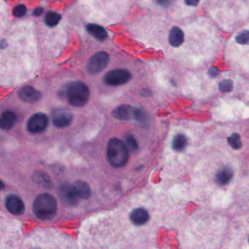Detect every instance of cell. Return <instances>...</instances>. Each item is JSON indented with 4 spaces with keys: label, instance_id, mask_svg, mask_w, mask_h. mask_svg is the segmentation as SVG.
Segmentation results:
<instances>
[{
    "label": "cell",
    "instance_id": "1",
    "mask_svg": "<svg viewBox=\"0 0 249 249\" xmlns=\"http://www.w3.org/2000/svg\"><path fill=\"white\" fill-rule=\"evenodd\" d=\"M209 12L218 27L234 32L249 19V0H209Z\"/></svg>",
    "mask_w": 249,
    "mask_h": 249
},
{
    "label": "cell",
    "instance_id": "2",
    "mask_svg": "<svg viewBox=\"0 0 249 249\" xmlns=\"http://www.w3.org/2000/svg\"><path fill=\"white\" fill-rule=\"evenodd\" d=\"M225 58L231 68L249 73V20L234 31L228 39Z\"/></svg>",
    "mask_w": 249,
    "mask_h": 249
},
{
    "label": "cell",
    "instance_id": "3",
    "mask_svg": "<svg viewBox=\"0 0 249 249\" xmlns=\"http://www.w3.org/2000/svg\"><path fill=\"white\" fill-rule=\"evenodd\" d=\"M32 210L36 218L40 220H51L56 214V200L48 193L39 194L34 201Z\"/></svg>",
    "mask_w": 249,
    "mask_h": 249
},
{
    "label": "cell",
    "instance_id": "4",
    "mask_svg": "<svg viewBox=\"0 0 249 249\" xmlns=\"http://www.w3.org/2000/svg\"><path fill=\"white\" fill-rule=\"evenodd\" d=\"M107 155L108 161L112 166L121 168L124 166L128 161V149L124 142L114 137L108 142Z\"/></svg>",
    "mask_w": 249,
    "mask_h": 249
},
{
    "label": "cell",
    "instance_id": "5",
    "mask_svg": "<svg viewBox=\"0 0 249 249\" xmlns=\"http://www.w3.org/2000/svg\"><path fill=\"white\" fill-rule=\"evenodd\" d=\"M66 95L70 105L81 108L89 102L90 90L89 86L83 82H71L66 89Z\"/></svg>",
    "mask_w": 249,
    "mask_h": 249
},
{
    "label": "cell",
    "instance_id": "6",
    "mask_svg": "<svg viewBox=\"0 0 249 249\" xmlns=\"http://www.w3.org/2000/svg\"><path fill=\"white\" fill-rule=\"evenodd\" d=\"M109 55L105 51H100L92 56L87 64V70L90 74L96 75L106 68L109 64Z\"/></svg>",
    "mask_w": 249,
    "mask_h": 249
},
{
    "label": "cell",
    "instance_id": "7",
    "mask_svg": "<svg viewBox=\"0 0 249 249\" xmlns=\"http://www.w3.org/2000/svg\"><path fill=\"white\" fill-rule=\"evenodd\" d=\"M131 78V74L124 69H115L106 73L104 77L105 83L109 86H118L127 83Z\"/></svg>",
    "mask_w": 249,
    "mask_h": 249
},
{
    "label": "cell",
    "instance_id": "8",
    "mask_svg": "<svg viewBox=\"0 0 249 249\" xmlns=\"http://www.w3.org/2000/svg\"><path fill=\"white\" fill-rule=\"evenodd\" d=\"M49 120L42 113H36L32 115L27 121V130L32 134H39L46 130Z\"/></svg>",
    "mask_w": 249,
    "mask_h": 249
},
{
    "label": "cell",
    "instance_id": "9",
    "mask_svg": "<svg viewBox=\"0 0 249 249\" xmlns=\"http://www.w3.org/2000/svg\"><path fill=\"white\" fill-rule=\"evenodd\" d=\"M52 120L58 128L68 127L72 121V114L67 109H56L53 112Z\"/></svg>",
    "mask_w": 249,
    "mask_h": 249
},
{
    "label": "cell",
    "instance_id": "10",
    "mask_svg": "<svg viewBox=\"0 0 249 249\" xmlns=\"http://www.w3.org/2000/svg\"><path fill=\"white\" fill-rule=\"evenodd\" d=\"M4 205H5L6 209L11 214L20 216L24 213L25 206L23 200L15 194L7 196L6 197Z\"/></svg>",
    "mask_w": 249,
    "mask_h": 249
},
{
    "label": "cell",
    "instance_id": "11",
    "mask_svg": "<svg viewBox=\"0 0 249 249\" xmlns=\"http://www.w3.org/2000/svg\"><path fill=\"white\" fill-rule=\"evenodd\" d=\"M137 108L129 105H121L115 108L112 112V116L121 121H130L136 118Z\"/></svg>",
    "mask_w": 249,
    "mask_h": 249
},
{
    "label": "cell",
    "instance_id": "12",
    "mask_svg": "<svg viewBox=\"0 0 249 249\" xmlns=\"http://www.w3.org/2000/svg\"><path fill=\"white\" fill-rule=\"evenodd\" d=\"M59 194L61 200L67 206H74L77 205L79 198L73 190L72 185L67 183L62 184L60 187Z\"/></svg>",
    "mask_w": 249,
    "mask_h": 249
},
{
    "label": "cell",
    "instance_id": "13",
    "mask_svg": "<svg viewBox=\"0 0 249 249\" xmlns=\"http://www.w3.org/2000/svg\"><path fill=\"white\" fill-rule=\"evenodd\" d=\"M186 32L181 28L174 26L170 30L168 40L173 48H179L185 42Z\"/></svg>",
    "mask_w": 249,
    "mask_h": 249
},
{
    "label": "cell",
    "instance_id": "14",
    "mask_svg": "<svg viewBox=\"0 0 249 249\" xmlns=\"http://www.w3.org/2000/svg\"><path fill=\"white\" fill-rule=\"evenodd\" d=\"M18 95L22 100L28 103H35L39 101L42 96L39 91L31 86H26L20 89Z\"/></svg>",
    "mask_w": 249,
    "mask_h": 249
},
{
    "label": "cell",
    "instance_id": "15",
    "mask_svg": "<svg viewBox=\"0 0 249 249\" xmlns=\"http://www.w3.org/2000/svg\"><path fill=\"white\" fill-rule=\"evenodd\" d=\"M129 218L133 225L136 226H142L149 221V214L146 209L139 208L132 211Z\"/></svg>",
    "mask_w": 249,
    "mask_h": 249
},
{
    "label": "cell",
    "instance_id": "16",
    "mask_svg": "<svg viewBox=\"0 0 249 249\" xmlns=\"http://www.w3.org/2000/svg\"><path fill=\"white\" fill-rule=\"evenodd\" d=\"M17 121V116L13 111H5L0 115V129L9 130L13 128Z\"/></svg>",
    "mask_w": 249,
    "mask_h": 249
},
{
    "label": "cell",
    "instance_id": "17",
    "mask_svg": "<svg viewBox=\"0 0 249 249\" xmlns=\"http://www.w3.org/2000/svg\"><path fill=\"white\" fill-rule=\"evenodd\" d=\"M73 190L79 199H88L90 197L91 192L87 183L83 181H77L72 185Z\"/></svg>",
    "mask_w": 249,
    "mask_h": 249
},
{
    "label": "cell",
    "instance_id": "18",
    "mask_svg": "<svg viewBox=\"0 0 249 249\" xmlns=\"http://www.w3.org/2000/svg\"><path fill=\"white\" fill-rule=\"evenodd\" d=\"M86 30L93 38L99 41H104L107 37V31L98 24H89L86 26Z\"/></svg>",
    "mask_w": 249,
    "mask_h": 249
},
{
    "label": "cell",
    "instance_id": "19",
    "mask_svg": "<svg viewBox=\"0 0 249 249\" xmlns=\"http://www.w3.org/2000/svg\"><path fill=\"white\" fill-rule=\"evenodd\" d=\"M233 172L229 168H223L218 171L216 175V181L219 185H226L232 179Z\"/></svg>",
    "mask_w": 249,
    "mask_h": 249
},
{
    "label": "cell",
    "instance_id": "20",
    "mask_svg": "<svg viewBox=\"0 0 249 249\" xmlns=\"http://www.w3.org/2000/svg\"><path fill=\"white\" fill-rule=\"evenodd\" d=\"M187 145V137L183 134H177L172 141V148L176 152H181L184 150Z\"/></svg>",
    "mask_w": 249,
    "mask_h": 249
},
{
    "label": "cell",
    "instance_id": "21",
    "mask_svg": "<svg viewBox=\"0 0 249 249\" xmlns=\"http://www.w3.org/2000/svg\"><path fill=\"white\" fill-rule=\"evenodd\" d=\"M61 19V15L58 13L55 12H48L45 16V21L50 27H54L59 23Z\"/></svg>",
    "mask_w": 249,
    "mask_h": 249
},
{
    "label": "cell",
    "instance_id": "22",
    "mask_svg": "<svg viewBox=\"0 0 249 249\" xmlns=\"http://www.w3.org/2000/svg\"><path fill=\"white\" fill-rule=\"evenodd\" d=\"M234 88V83L231 78H224L219 82V90L222 93H230Z\"/></svg>",
    "mask_w": 249,
    "mask_h": 249
},
{
    "label": "cell",
    "instance_id": "23",
    "mask_svg": "<svg viewBox=\"0 0 249 249\" xmlns=\"http://www.w3.org/2000/svg\"><path fill=\"white\" fill-rule=\"evenodd\" d=\"M228 142L230 146L235 150H238L242 147V142L241 137L238 133H233L228 138Z\"/></svg>",
    "mask_w": 249,
    "mask_h": 249
},
{
    "label": "cell",
    "instance_id": "24",
    "mask_svg": "<svg viewBox=\"0 0 249 249\" xmlns=\"http://www.w3.org/2000/svg\"><path fill=\"white\" fill-rule=\"evenodd\" d=\"M125 145L128 150L131 152H136L138 150V143L136 138L131 134H126L124 136Z\"/></svg>",
    "mask_w": 249,
    "mask_h": 249
},
{
    "label": "cell",
    "instance_id": "25",
    "mask_svg": "<svg viewBox=\"0 0 249 249\" xmlns=\"http://www.w3.org/2000/svg\"><path fill=\"white\" fill-rule=\"evenodd\" d=\"M26 12H27V9L23 4H19V5L16 6L13 10V15L17 18L23 17L26 15Z\"/></svg>",
    "mask_w": 249,
    "mask_h": 249
},
{
    "label": "cell",
    "instance_id": "26",
    "mask_svg": "<svg viewBox=\"0 0 249 249\" xmlns=\"http://www.w3.org/2000/svg\"><path fill=\"white\" fill-rule=\"evenodd\" d=\"M155 1L158 5L160 6V7H166L171 5L172 0H155Z\"/></svg>",
    "mask_w": 249,
    "mask_h": 249
},
{
    "label": "cell",
    "instance_id": "27",
    "mask_svg": "<svg viewBox=\"0 0 249 249\" xmlns=\"http://www.w3.org/2000/svg\"><path fill=\"white\" fill-rule=\"evenodd\" d=\"M42 13H43V8H42V7H37V8L34 10L33 14L34 16H39L42 14Z\"/></svg>",
    "mask_w": 249,
    "mask_h": 249
},
{
    "label": "cell",
    "instance_id": "28",
    "mask_svg": "<svg viewBox=\"0 0 249 249\" xmlns=\"http://www.w3.org/2000/svg\"><path fill=\"white\" fill-rule=\"evenodd\" d=\"M4 188V184H3L2 182H1V181H0V190H2V189Z\"/></svg>",
    "mask_w": 249,
    "mask_h": 249
}]
</instances>
